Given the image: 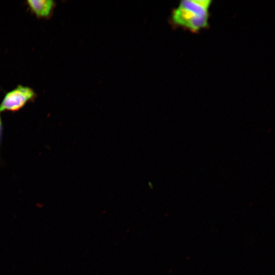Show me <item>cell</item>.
Masks as SVG:
<instances>
[{
	"label": "cell",
	"mask_w": 275,
	"mask_h": 275,
	"mask_svg": "<svg viewBox=\"0 0 275 275\" xmlns=\"http://www.w3.org/2000/svg\"><path fill=\"white\" fill-rule=\"evenodd\" d=\"M209 0H183L173 10L171 20L173 24L197 33L209 24Z\"/></svg>",
	"instance_id": "obj_1"
},
{
	"label": "cell",
	"mask_w": 275,
	"mask_h": 275,
	"mask_svg": "<svg viewBox=\"0 0 275 275\" xmlns=\"http://www.w3.org/2000/svg\"><path fill=\"white\" fill-rule=\"evenodd\" d=\"M36 96L37 94L32 88L18 85L6 93L0 103V112H17L28 103L33 101Z\"/></svg>",
	"instance_id": "obj_2"
},
{
	"label": "cell",
	"mask_w": 275,
	"mask_h": 275,
	"mask_svg": "<svg viewBox=\"0 0 275 275\" xmlns=\"http://www.w3.org/2000/svg\"><path fill=\"white\" fill-rule=\"evenodd\" d=\"M26 3L31 11L40 18L50 17L56 5L52 0H28Z\"/></svg>",
	"instance_id": "obj_3"
},
{
	"label": "cell",
	"mask_w": 275,
	"mask_h": 275,
	"mask_svg": "<svg viewBox=\"0 0 275 275\" xmlns=\"http://www.w3.org/2000/svg\"><path fill=\"white\" fill-rule=\"evenodd\" d=\"M3 132V122H2V120L1 115V112H0V147H1V144L2 142Z\"/></svg>",
	"instance_id": "obj_4"
}]
</instances>
